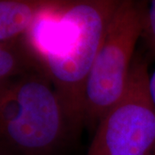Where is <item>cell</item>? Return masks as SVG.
Instances as JSON below:
<instances>
[{
  "instance_id": "obj_1",
  "label": "cell",
  "mask_w": 155,
  "mask_h": 155,
  "mask_svg": "<svg viewBox=\"0 0 155 155\" xmlns=\"http://www.w3.org/2000/svg\"><path fill=\"white\" fill-rule=\"evenodd\" d=\"M119 3L61 0L24 35L60 97L70 127L84 123L86 81Z\"/></svg>"
},
{
  "instance_id": "obj_3",
  "label": "cell",
  "mask_w": 155,
  "mask_h": 155,
  "mask_svg": "<svg viewBox=\"0 0 155 155\" xmlns=\"http://www.w3.org/2000/svg\"><path fill=\"white\" fill-rule=\"evenodd\" d=\"M147 4L120 1L108 24L84 91V123L94 129L127 87Z\"/></svg>"
},
{
  "instance_id": "obj_6",
  "label": "cell",
  "mask_w": 155,
  "mask_h": 155,
  "mask_svg": "<svg viewBox=\"0 0 155 155\" xmlns=\"http://www.w3.org/2000/svg\"><path fill=\"white\" fill-rule=\"evenodd\" d=\"M35 71L42 70L25 36L0 42V83Z\"/></svg>"
},
{
  "instance_id": "obj_9",
  "label": "cell",
  "mask_w": 155,
  "mask_h": 155,
  "mask_svg": "<svg viewBox=\"0 0 155 155\" xmlns=\"http://www.w3.org/2000/svg\"><path fill=\"white\" fill-rule=\"evenodd\" d=\"M0 155H15L14 153H12L11 152L8 151V150L5 149L3 147H0Z\"/></svg>"
},
{
  "instance_id": "obj_5",
  "label": "cell",
  "mask_w": 155,
  "mask_h": 155,
  "mask_svg": "<svg viewBox=\"0 0 155 155\" xmlns=\"http://www.w3.org/2000/svg\"><path fill=\"white\" fill-rule=\"evenodd\" d=\"M61 0H0V42L24 36L45 12Z\"/></svg>"
},
{
  "instance_id": "obj_8",
  "label": "cell",
  "mask_w": 155,
  "mask_h": 155,
  "mask_svg": "<svg viewBox=\"0 0 155 155\" xmlns=\"http://www.w3.org/2000/svg\"><path fill=\"white\" fill-rule=\"evenodd\" d=\"M149 92L151 96V99L155 109V71L154 72L150 75L149 78Z\"/></svg>"
},
{
  "instance_id": "obj_2",
  "label": "cell",
  "mask_w": 155,
  "mask_h": 155,
  "mask_svg": "<svg viewBox=\"0 0 155 155\" xmlns=\"http://www.w3.org/2000/svg\"><path fill=\"white\" fill-rule=\"evenodd\" d=\"M70 128L42 71L0 83V147L15 155H52Z\"/></svg>"
},
{
  "instance_id": "obj_4",
  "label": "cell",
  "mask_w": 155,
  "mask_h": 155,
  "mask_svg": "<svg viewBox=\"0 0 155 155\" xmlns=\"http://www.w3.org/2000/svg\"><path fill=\"white\" fill-rule=\"evenodd\" d=\"M149 78L147 59L136 52L127 87L100 119L85 155H155Z\"/></svg>"
},
{
  "instance_id": "obj_7",
  "label": "cell",
  "mask_w": 155,
  "mask_h": 155,
  "mask_svg": "<svg viewBox=\"0 0 155 155\" xmlns=\"http://www.w3.org/2000/svg\"><path fill=\"white\" fill-rule=\"evenodd\" d=\"M141 37L144 39L150 55L155 57V0L147 6Z\"/></svg>"
}]
</instances>
